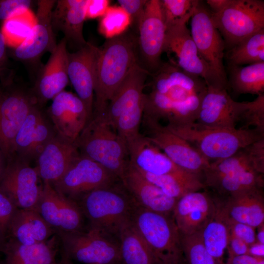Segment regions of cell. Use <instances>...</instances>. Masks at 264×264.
Here are the masks:
<instances>
[{"instance_id":"9a60e30c","label":"cell","mask_w":264,"mask_h":264,"mask_svg":"<svg viewBox=\"0 0 264 264\" xmlns=\"http://www.w3.org/2000/svg\"><path fill=\"white\" fill-rule=\"evenodd\" d=\"M44 183L35 167L16 156L7 162L0 187L18 209L35 210Z\"/></svg>"},{"instance_id":"836d02e7","label":"cell","mask_w":264,"mask_h":264,"mask_svg":"<svg viewBox=\"0 0 264 264\" xmlns=\"http://www.w3.org/2000/svg\"><path fill=\"white\" fill-rule=\"evenodd\" d=\"M122 264H156L148 245L131 220L118 236Z\"/></svg>"},{"instance_id":"ee69618b","label":"cell","mask_w":264,"mask_h":264,"mask_svg":"<svg viewBox=\"0 0 264 264\" xmlns=\"http://www.w3.org/2000/svg\"><path fill=\"white\" fill-rule=\"evenodd\" d=\"M18 209L8 195L0 187V238L6 241L10 223Z\"/></svg>"},{"instance_id":"5b68a950","label":"cell","mask_w":264,"mask_h":264,"mask_svg":"<svg viewBox=\"0 0 264 264\" xmlns=\"http://www.w3.org/2000/svg\"><path fill=\"white\" fill-rule=\"evenodd\" d=\"M77 203L89 226L118 239L123 227L131 220L135 205L121 180L88 193Z\"/></svg>"},{"instance_id":"1f68e13d","label":"cell","mask_w":264,"mask_h":264,"mask_svg":"<svg viewBox=\"0 0 264 264\" xmlns=\"http://www.w3.org/2000/svg\"><path fill=\"white\" fill-rule=\"evenodd\" d=\"M60 247L55 234L44 242L29 246L7 239L1 252L6 264H59L57 256Z\"/></svg>"},{"instance_id":"f907efd6","label":"cell","mask_w":264,"mask_h":264,"mask_svg":"<svg viewBox=\"0 0 264 264\" xmlns=\"http://www.w3.org/2000/svg\"><path fill=\"white\" fill-rule=\"evenodd\" d=\"M225 264H264V258H259L248 254L228 257Z\"/></svg>"},{"instance_id":"74e56055","label":"cell","mask_w":264,"mask_h":264,"mask_svg":"<svg viewBox=\"0 0 264 264\" xmlns=\"http://www.w3.org/2000/svg\"><path fill=\"white\" fill-rule=\"evenodd\" d=\"M36 23L31 9L23 8L12 14L2 22L1 33L6 46L16 48L28 37Z\"/></svg>"},{"instance_id":"44dd1931","label":"cell","mask_w":264,"mask_h":264,"mask_svg":"<svg viewBox=\"0 0 264 264\" xmlns=\"http://www.w3.org/2000/svg\"><path fill=\"white\" fill-rule=\"evenodd\" d=\"M217 209L216 198L205 191H195L178 198L173 216L181 235L199 232L214 217Z\"/></svg>"},{"instance_id":"60d3db41","label":"cell","mask_w":264,"mask_h":264,"mask_svg":"<svg viewBox=\"0 0 264 264\" xmlns=\"http://www.w3.org/2000/svg\"><path fill=\"white\" fill-rule=\"evenodd\" d=\"M181 236L186 264H217L205 248L200 231L191 235Z\"/></svg>"},{"instance_id":"e0dca14e","label":"cell","mask_w":264,"mask_h":264,"mask_svg":"<svg viewBox=\"0 0 264 264\" xmlns=\"http://www.w3.org/2000/svg\"><path fill=\"white\" fill-rule=\"evenodd\" d=\"M43 189L35 211L57 232H74L85 228V218L78 204L43 182Z\"/></svg>"},{"instance_id":"f35d334b","label":"cell","mask_w":264,"mask_h":264,"mask_svg":"<svg viewBox=\"0 0 264 264\" xmlns=\"http://www.w3.org/2000/svg\"><path fill=\"white\" fill-rule=\"evenodd\" d=\"M226 57L229 65L242 66L264 62V29L229 49Z\"/></svg>"},{"instance_id":"6da1fadb","label":"cell","mask_w":264,"mask_h":264,"mask_svg":"<svg viewBox=\"0 0 264 264\" xmlns=\"http://www.w3.org/2000/svg\"><path fill=\"white\" fill-rule=\"evenodd\" d=\"M151 90L145 93L143 116L167 125H182L196 121L207 84L201 77L189 73L170 61L163 62L150 74Z\"/></svg>"},{"instance_id":"4dcf8cb0","label":"cell","mask_w":264,"mask_h":264,"mask_svg":"<svg viewBox=\"0 0 264 264\" xmlns=\"http://www.w3.org/2000/svg\"><path fill=\"white\" fill-rule=\"evenodd\" d=\"M55 234L36 211L18 209L10 223L7 239L29 246L44 242Z\"/></svg>"},{"instance_id":"52a82bcc","label":"cell","mask_w":264,"mask_h":264,"mask_svg":"<svg viewBox=\"0 0 264 264\" xmlns=\"http://www.w3.org/2000/svg\"><path fill=\"white\" fill-rule=\"evenodd\" d=\"M131 220L150 249L156 264H186L181 236L173 214L153 212L135 203Z\"/></svg>"},{"instance_id":"ba28073f","label":"cell","mask_w":264,"mask_h":264,"mask_svg":"<svg viewBox=\"0 0 264 264\" xmlns=\"http://www.w3.org/2000/svg\"><path fill=\"white\" fill-rule=\"evenodd\" d=\"M61 251L83 264H122L119 239L88 226L69 233L57 232Z\"/></svg>"},{"instance_id":"9c48e42d","label":"cell","mask_w":264,"mask_h":264,"mask_svg":"<svg viewBox=\"0 0 264 264\" xmlns=\"http://www.w3.org/2000/svg\"><path fill=\"white\" fill-rule=\"evenodd\" d=\"M0 85V147L7 162L14 156L16 135L32 108L37 105L31 89L1 78Z\"/></svg>"},{"instance_id":"ffe728a7","label":"cell","mask_w":264,"mask_h":264,"mask_svg":"<svg viewBox=\"0 0 264 264\" xmlns=\"http://www.w3.org/2000/svg\"><path fill=\"white\" fill-rule=\"evenodd\" d=\"M46 112L57 133L74 142L89 120L82 101L77 95L65 90L52 99Z\"/></svg>"},{"instance_id":"11a10c76","label":"cell","mask_w":264,"mask_h":264,"mask_svg":"<svg viewBox=\"0 0 264 264\" xmlns=\"http://www.w3.org/2000/svg\"><path fill=\"white\" fill-rule=\"evenodd\" d=\"M7 160L0 147V182L3 176L7 167Z\"/></svg>"},{"instance_id":"bcb514c9","label":"cell","mask_w":264,"mask_h":264,"mask_svg":"<svg viewBox=\"0 0 264 264\" xmlns=\"http://www.w3.org/2000/svg\"><path fill=\"white\" fill-rule=\"evenodd\" d=\"M119 6L130 15L132 23L137 28L143 14L147 0H118Z\"/></svg>"},{"instance_id":"f5cc1de1","label":"cell","mask_w":264,"mask_h":264,"mask_svg":"<svg viewBox=\"0 0 264 264\" xmlns=\"http://www.w3.org/2000/svg\"><path fill=\"white\" fill-rule=\"evenodd\" d=\"M230 0H206L213 13H217L223 10L229 3Z\"/></svg>"},{"instance_id":"f1b7e54d","label":"cell","mask_w":264,"mask_h":264,"mask_svg":"<svg viewBox=\"0 0 264 264\" xmlns=\"http://www.w3.org/2000/svg\"><path fill=\"white\" fill-rule=\"evenodd\" d=\"M127 146L129 164L141 174L161 176L181 169L141 134Z\"/></svg>"},{"instance_id":"7c38bea8","label":"cell","mask_w":264,"mask_h":264,"mask_svg":"<svg viewBox=\"0 0 264 264\" xmlns=\"http://www.w3.org/2000/svg\"><path fill=\"white\" fill-rule=\"evenodd\" d=\"M119 180L102 165L80 154L52 187L59 193L77 202L88 193Z\"/></svg>"},{"instance_id":"680465c9","label":"cell","mask_w":264,"mask_h":264,"mask_svg":"<svg viewBox=\"0 0 264 264\" xmlns=\"http://www.w3.org/2000/svg\"><path fill=\"white\" fill-rule=\"evenodd\" d=\"M6 242V241L0 238V253L2 252L4 245L5 243Z\"/></svg>"},{"instance_id":"7a4b0ae2","label":"cell","mask_w":264,"mask_h":264,"mask_svg":"<svg viewBox=\"0 0 264 264\" xmlns=\"http://www.w3.org/2000/svg\"><path fill=\"white\" fill-rule=\"evenodd\" d=\"M137 50L135 38L126 32L107 39L101 47H97L92 115L105 113L115 92L132 69L139 64Z\"/></svg>"},{"instance_id":"9f6ffc18","label":"cell","mask_w":264,"mask_h":264,"mask_svg":"<svg viewBox=\"0 0 264 264\" xmlns=\"http://www.w3.org/2000/svg\"><path fill=\"white\" fill-rule=\"evenodd\" d=\"M257 228L258 230L256 233V242L264 244V224Z\"/></svg>"},{"instance_id":"816d5d0a","label":"cell","mask_w":264,"mask_h":264,"mask_svg":"<svg viewBox=\"0 0 264 264\" xmlns=\"http://www.w3.org/2000/svg\"><path fill=\"white\" fill-rule=\"evenodd\" d=\"M247 254L256 258H264V244L255 242L249 245Z\"/></svg>"},{"instance_id":"7402d4cb","label":"cell","mask_w":264,"mask_h":264,"mask_svg":"<svg viewBox=\"0 0 264 264\" xmlns=\"http://www.w3.org/2000/svg\"><path fill=\"white\" fill-rule=\"evenodd\" d=\"M56 0L38 1L36 23L28 37L20 45L14 48L13 54L18 60L31 62L44 53H51L57 44L51 22V15Z\"/></svg>"},{"instance_id":"7dc6e473","label":"cell","mask_w":264,"mask_h":264,"mask_svg":"<svg viewBox=\"0 0 264 264\" xmlns=\"http://www.w3.org/2000/svg\"><path fill=\"white\" fill-rule=\"evenodd\" d=\"M32 2L30 0H0V22H2L19 10L29 9Z\"/></svg>"},{"instance_id":"8992f818","label":"cell","mask_w":264,"mask_h":264,"mask_svg":"<svg viewBox=\"0 0 264 264\" xmlns=\"http://www.w3.org/2000/svg\"><path fill=\"white\" fill-rule=\"evenodd\" d=\"M75 144L81 154L97 162L121 180L129 165L127 146L103 114L92 115Z\"/></svg>"},{"instance_id":"e575fe53","label":"cell","mask_w":264,"mask_h":264,"mask_svg":"<svg viewBox=\"0 0 264 264\" xmlns=\"http://www.w3.org/2000/svg\"><path fill=\"white\" fill-rule=\"evenodd\" d=\"M227 81L234 92L238 94L259 95L264 91V62L246 66L229 65Z\"/></svg>"},{"instance_id":"ab89813d","label":"cell","mask_w":264,"mask_h":264,"mask_svg":"<svg viewBox=\"0 0 264 264\" xmlns=\"http://www.w3.org/2000/svg\"><path fill=\"white\" fill-rule=\"evenodd\" d=\"M132 24L130 15L121 7L110 6L100 18L98 30L107 39L121 35Z\"/></svg>"},{"instance_id":"484cf974","label":"cell","mask_w":264,"mask_h":264,"mask_svg":"<svg viewBox=\"0 0 264 264\" xmlns=\"http://www.w3.org/2000/svg\"><path fill=\"white\" fill-rule=\"evenodd\" d=\"M217 213L222 218L255 228L264 224L263 189L221 198L216 197Z\"/></svg>"},{"instance_id":"8d00e7d4","label":"cell","mask_w":264,"mask_h":264,"mask_svg":"<svg viewBox=\"0 0 264 264\" xmlns=\"http://www.w3.org/2000/svg\"><path fill=\"white\" fill-rule=\"evenodd\" d=\"M200 233L205 248L216 264H225L223 256L227 249L230 232L225 221L217 212Z\"/></svg>"},{"instance_id":"30bf717a","label":"cell","mask_w":264,"mask_h":264,"mask_svg":"<svg viewBox=\"0 0 264 264\" xmlns=\"http://www.w3.org/2000/svg\"><path fill=\"white\" fill-rule=\"evenodd\" d=\"M214 26L229 49L242 40L264 29V1L230 0L217 13L211 12Z\"/></svg>"},{"instance_id":"681fc988","label":"cell","mask_w":264,"mask_h":264,"mask_svg":"<svg viewBox=\"0 0 264 264\" xmlns=\"http://www.w3.org/2000/svg\"><path fill=\"white\" fill-rule=\"evenodd\" d=\"M248 246L242 240L230 234L226 249L228 257L239 256L247 254Z\"/></svg>"},{"instance_id":"3957f363","label":"cell","mask_w":264,"mask_h":264,"mask_svg":"<svg viewBox=\"0 0 264 264\" xmlns=\"http://www.w3.org/2000/svg\"><path fill=\"white\" fill-rule=\"evenodd\" d=\"M165 126L190 143L210 163L229 157L264 138V133L254 128L211 127L196 122Z\"/></svg>"},{"instance_id":"7bdbcfd3","label":"cell","mask_w":264,"mask_h":264,"mask_svg":"<svg viewBox=\"0 0 264 264\" xmlns=\"http://www.w3.org/2000/svg\"><path fill=\"white\" fill-rule=\"evenodd\" d=\"M240 122L242 128L250 129L253 127L262 133H264V94H262L252 101L249 108L242 114Z\"/></svg>"},{"instance_id":"5bb4252c","label":"cell","mask_w":264,"mask_h":264,"mask_svg":"<svg viewBox=\"0 0 264 264\" xmlns=\"http://www.w3.org/2000/svg\"><path fill=\"white\" fill-rule=\"evenodd\" d=\"M144 121L147 132L146 136L176 165L186 171L203 175L210 162L193 146L159 122L147 117H144Z\"/></svg>"},{"instance_id":"f6af8a7d","label":"cell","mask_w":264,"mask_h":264,"mask_svg":"<svg viewBox=\"0 0 264 264\" xmlns=\"http://www.w3.org/2000/svg\"><path fill=\"white\" fill-rule=\"evenodd\" d=\"M222 219L226 224L231 235L242 240L248 245L256 242L255 228L246 224Z\"/></svg>"},{"instance_id":"db71d44e","label":"cell","mask_w":264,"mask_h":264,"mask_svg":"<svg viewBox=\"0 0 264 264\" xmlns=\"http://www.w3.org/2000/svg\"><path fill=\"white\" fill-rule=\"evenodd\" d=\"M6 47V44L0 30V70H1L7 60Z\"/></svg>"},{"instance_id":"4316f807","label":"cell","mask_w":264,"mask_h":264,"mask_svg":"<svg viewBox=\"0 0 264 264\" xmlns=\"http://www.w3.org/2000/svg\"><path fill=\"white\" fill-rule=\"evenodd\" d=\"M245 170L264 173V138L227 158L210 162L203 172L204 183L209 187L220 178Z\"/></svg>"},{"instance_id":"d4e9b609","label":"cell","mask_w":264,"mask_h":264,"mask_svg":"<svg viewBox=\"0 0 264 264\" xmlns=\"http://www.w3.org/2000/svg\"><path fill=\"white\" fill-rule=\"evenodd\" d=\"M79 154L75 142L57 133L38 155L34 167L43 182L52 186L63 176Z\"/></svg>"},{"instance_id":"2e32d148","label":"cell","mask_w":264,"mask_h":264,"mask_svg":"<svg viewBox=\"0 0 264 264\" xmlns=\"http://www.w3.org/2000/svg\"><path fill=\"white\" fill-rule=\"evenodd\" d=\"M190 18H183L166 27L164 51L175 55L176 60L172 61L181 69L201 77L207 86L216 87L209 68L200 58L187 27Z\"/></svg>"},{"instance_id":"277c9868","label":"cell","mask_w":264,"mask_h":264,"mask_svg":"<svg viewBox=\"0 0 264 264\" xmlns=\"http://www.w3.org/2000/svg\"><path fill=\"white\" fill-rule=\"evenodd\" d=\"M149 74L139 64L136 65L115 92L103 114L126 144L141 134L144 89Z\"/></svg>"},{"instance_id":"8fae6325","label":"cell","mask_w":264,"mask_h":264,"mask_svg":"<svg viewBox=\"0 0 264 264\" xmlns=\"http://www.w3.org/2000/svg\"><path fill=\"white\" fill-rule=\"evenodd\" d=\"M190 20L191 36L200 58L209 68L216 87L227 88L228 80L223 63L225 44L212 22L210 11L198 0Z\"/></svg>"},{"instance_id":"83f0119b","label":"cell","mask_w":264,"mask_h":264,"mask_svg":"<svg viewBox=\"0 0 264 264\" xmlns=\"http://www.w3.org/2000/svg\"><path fill=\"white\" fill-rule=\"evenodd\" d=\"M121 181L137 205L159 213L173 214L177 199L166 195L129 162Z\"/></svg>"},{"instance_id":"d590c367","label":"cell","mask_w":264,"mask_h":264,"mask_svg":"<svg viewBox=\"0 0 264 264\" xmlns=\"http://www.w3.org/2000/svg\"><path fill=\"white\" fill-rule=\"evenodd\" d=\"M264 174L254 170H245L224 176L209 187L221 198L251 190L263 189Z\"/></svg>"},{"instance_id":"6f0895ef","label":"cell","mask_w":264,"mask_h":264,"mask_svg":"<svg viewBox=\"0 0 264 264\" xmlns=\"http://www.w3.org/2000/svg\"><path fill=\"white\" fill-rule=\"evenodd\" d=\"M61 259L59 264H73L72 261L61 251Z\"/></svg>"},{"instance_id":"f546056e","label":"cell","mask_w":264,"mask_h":264,"mask_svg":"<svg viewBox=\"0 0 264 264\" xmlns=\"http://www.w3.org/2000/svg\"><path fill=\"white\" fill-rule=\"evenodd\" d=\"M88 0H57L51 15L54 32H62L67 43L80 49L87 42L83 36V26L86 19V9Z\"/></svg>"},{"instance_id":"91938a15","label":"cell","mask_w":264,"mask_h":264,"mask_svg":"<svg viewBox=\"0 0 264 264\" xmlns=\"http://www.w3.org/2000/svg\"><path fill=\"white\" fill-rule=\"evenodd\" d=\"M0 264H6L4 260H2L0 258Z\"/></svg>"},{"instance_id":"ac0fdd59","label":"cell","mask_w":264,"mask_h":264,"mask_svg":"<svg viewBox=\"0 0 264 264\" xmlns=\"http://www.w3.org/2000/svg\"><path fill=\"white\" fill-rule=\"evenodd\" d=\"M57 133L46 111L37 105L30 111L14 143V156L29 164L35 161L47 143Z\"/></svg>"},{"instance_id":"b9f144b4","label":"cell","mask_w":264,"mask_h":264,"mask_svg":"<svg viewBox=\"0 0 264 264\" xmlns=\"http://www.w3.org/2000/svg\"><path fill=\"white\" fill-rule=\"evenodd\" d=\"M166 27L187 17H191L198 1L195 0H160Z\"/></svg>"},{"instance_id":"c3c4849f","label":"cell","mask_w":264,"mask_h":264,"mask_svg":"<svg viewBox=\"0 0 264 264\" xmlns=\"http://www.w3.org/2000/svg\"><path fill=\"white\" fill-rule=\"evenodd\" d=\"M108 0H88L86 9V19H93L102 17L108 7Z\"/></svg>"},{"instance_id":"603a6c76","label":"cell","mask_w":264,"mask_h":264,"mask_svg":"<svg viewBox=\"0 0 264 264\" xmlns=\"http://www.w3.org/2000/svg\"><path fill=\"white\" fill-rule=\"evenodd\" d=\"M66 44L64 38L57 44L31 88L37 105L41 108L64 90L68 83Z\"/></svg>"},{"instance_id":"d6a6232c","label":"cell","mask_w":264,"mask_h":264,"mask_svg":"<svg viewBox=\"0 0 264 264\" xmlns=\"http://www.w3.org/2000/svg\"><path fill=\"white\" fill-rule=\"evenodd\" d=\"M140 174L166 195L176 199L189 193L206 188L201 175L182 169L161 176Z\"/></svg>"},{"instance_id":"d6986e66","label":"cell","mask_w":264,"mask_h":264,"mask_svg":"<svg viewBox=\"0 0 264 264\" xmlns=\"http://www.w3.org/2000/svg\"><path fill=\"white\" fill-rule=\"evenodd\" d=\"M251 104V101H235L227 88L207 86L196 122L211 127L236 128Z\"/></svg>"},{"instance_id":"4fadbf2b","label":"cell","mask_w":264,"mask_h":264,"mask_svg":"<svg viewBox=\"0 0 264 264\" xmlns=\"http://www.w3.org/2000/svg\"><path fill=\"white\" fill-rule=\"evenodd\" d=\"M137 49L142 67L149 73L155 72L163 62L166 27L159 0H148L137 26Z\"/></svg>"},{"instance_id":"cb8c5ba5","label":"cell","mask_w":264,"mask_h":264,"mask_svg":"<svg viewBox=\"0 0 264 264\" xmlns=\"http://www.w3.org/2000/svg\"><path fill=\"white\" fill-rule=\"evenodd\" d=\"M97 47L88 42L76 52L67 53V73L77 95L87 109L89 120L93 111L94 66Z\"/></svg>"}]
</instances>
